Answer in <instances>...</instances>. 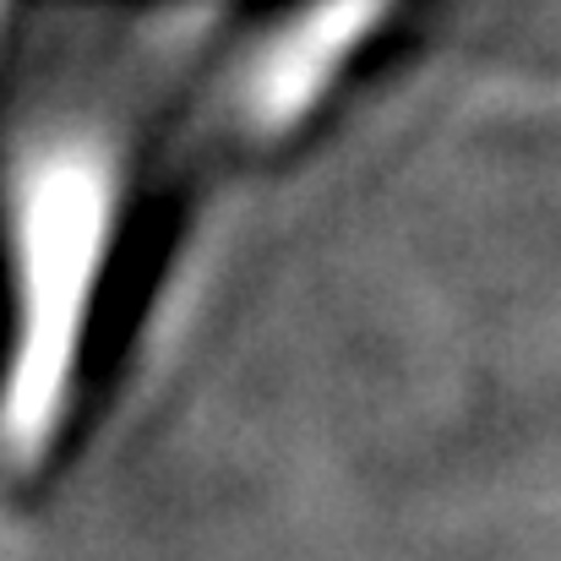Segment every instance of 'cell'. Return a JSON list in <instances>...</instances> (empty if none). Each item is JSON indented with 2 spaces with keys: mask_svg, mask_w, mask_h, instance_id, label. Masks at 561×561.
I'll return each mask as SVG.
<instances>
[{
  "mask_svg": "<svg viewBox=\"0 0 561 561\" xmlns=\"http://www.w3.org/2000/svg\"><path fill=\"white\" fill-rule=\"evenodd\" d=\"M115 218V164L99 142L66 137L27 159L16 191V224H22V398L16 420H38L55 409V392L66 381L71 339L88 306V284L99 273V256L110 245Z\"/></svg>",
  "mask_w": 561,
  "mask_h": 561,
  "instance_id": "6da1fadb",
  "label": "cell"
},
{
  "mask_svg": "<svg viewBox=\"0 0 561 561\" xmlns=\"http://www.w3.org/2000/svg\"><path fill=\"white\" fill-rule=\"evenodd\" d=\"M398 0H306L240 60L234 104L256 137L295 131L360 66Z\"/></svg>",
  "mask_w": 561,
  "mask_h": 561,
  "instance_id": "7a4b0ae2",
  "label": "cell"
}]
</instances>
